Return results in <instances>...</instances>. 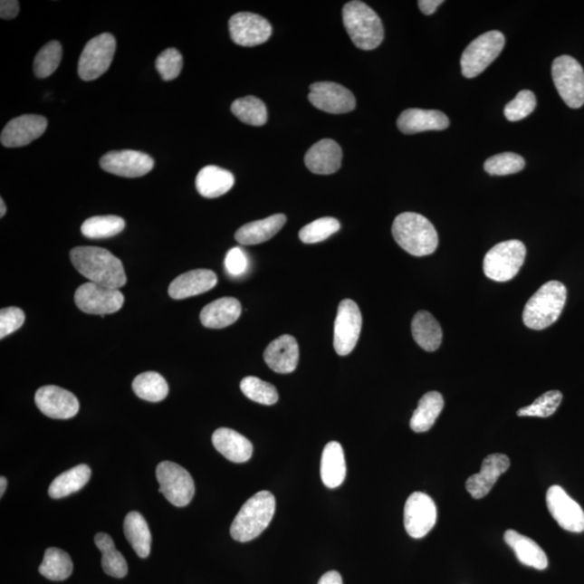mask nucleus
Returning a JSON list of instances; mask_svg holds the SVG:
<instances>
[{"mask_svg": "<svg viewBox=\"0 0 584 584\" xmlns=\"http://www.w3.org/2000/svg\"><path fill=\"white\" fill-rule=\"evenodd\" d=\"M132 389L138 397L151 403L161 402L169 393L168 383L155 371L143 372L135 378Z\"/></svg>", "mask_w": 584, "mask_h": 584, "instance_id": "obj_36", "label": "nucleus"}, {"mask_svg": "<svg viewBox=\"0 0 584 584\" xmlns=\"http://www.w3.org/2000/svg\"><path fill=\"white\" fill-rule=\"evenodd\" d=\"M537 107L535 94L531 91H522L506 104L504 115L510 121H519L530 116Z\"/></svg>", "mask_w": 584, "mask_h": 584, "instance_id": "obj_45", "label": "nucleus"}, {"mask_svg": "<svg viewBox=\"0 0 584 584\" xmlns=\"http://www.w3.org/2000/svg\"><path fill=\"white\" fill-rule=\"evenodd\" d=\"M241 389L244 397L253 402L271 406L278 402V392L274 386L269 382L259 379L257 377H246L241 382Z\"/></svg>", "mask_w": 584, "mask_h": 584, "instance_id": "obj_40", "label": "nucleus"}, {"mask_svg": "<svg viewBox=\"0 0 584 584\" xmlns=\"http://www.w3.org/2000/svg\"><path fill=\"white\" fill-rule=\"evenodd\" d=\"M94 542L102 552V569L105 574L114 578H124L128 574L127 561L115 549L113 539L108 533L100 532L94 537Z\"/></svg>", "mask_w": 584, "mask_h": 584, "instance_id": "obj_35", "label": "nucleus"}, {"mask_svg": "<svg viewBox=\"0 0 584 584\" xmlns=\"http://www.w3.org/2000/svg\"><path fill=\"white\" fill-rule=\"evenodd\" d=\"M62 60V46L57 41L44 44L39 50L34 60V73L38 78H46L53 75L59 68Z\"/></svg>", "mask_w": 584, "mask_h": 584, "instance_id": "obj_41", "label": "nucleus"}, {"mask_svg": "<svg viewBox=\"0 0 584 584\" xmlns=\"http://www.w3.org/2000/svg\"><path fill=\"white\" fill-rule=\"evenodd\" d=\"M126 222L117 215L91 216L81 225L82 235L91 239H104L117 235L124 231Z\"/></svg>", "mask_w": 584, "mask_h": 584, "instance_id": "obj_38", "label": "nucleus"}, {"mask_svg": "<svg viewBox=\"0 0 584 584\" xmlns=\"http://www.w3.org/2000/svg\"><path fill=\"white\" fill-rule=\"evenodd\" d=\"M508 455L503 454L489 455L483 461L480 473L469 477L465 483L467 492L474 499H482L491 493L499 477L510 467Z\"/></svg>", "mask_w": 584, "mask_h": 584, "instance_id": "obj_20", "label": "nucleus"}, {"mask_svg": "<svg viewBox=\"0 0 584 584\" xmlns=\"http://www.w3.org/2000/svg\"><path fill=\"white\" fill-rule=\"evenodd\" d=\"M73 569V561L68 553L57 548H49L44 552L39 572L49 580L63 581L72 575Z\"/></svg>", "mask_w": 584, "mask_h": 584, "instance_id": "obj_37", "label": "nucleus"}, {"mask_svg": "<svg viewBox=\"0 0 584 584\" xmlns=\"http://www.w3.org/2000/svg\"><path fill=\"white\" fill-rule=\"evenodd\" d=\"M504 541L514 550L517 560L522 564L532 567L538 570L547 569L549 561L547 554L539 547L538 543L515 531H506Z\"/></svg>", "mask_w": 584, "mask_h": 584, "instance_id": "obj_29", "label": "nucleus"}, {"mask_svg": "<svg viewBox=\"0 0 584 584\" xmlns=\"http://www.w3.org/2000/svg\"><path fill=\"white\" fill-rule=\"evenodd\" d=\"M35 403L44 416L53 419H71L80 410V402L75 395L55 386L39 388L35 395Z\"/></svg>", "mask_w": 584, "mask_h": 584, "instance_id": "obj_18", "label": "nucleus"}, {"mask_svg": "<svg viewBox=\"0 0 584 584\" xmlns=\"http://www.w3.org/2000/svg\"><path fill=\"white\" fill-rule=\"evenodd\" d=\"M213 444L221 455L235 464L247 463L254 453L253 444L231 428L221 427L214 433Z\"/></svg>", "mask_w": 584, "mask_h": 584, "instance_id": "obj_25", "label": "nucleus"}, {"mask_svg": "<svg viewBox=\"0 0 584 584\" xmlns=\"http://www.w3.org/2000/svg\"><path fill=\"white\" fill-rule=\"evenodd\" d=\"M436 505L430 496L420 492L410 494L404 510V524L410 537H426L436 526Z\"/></svg>", "mask_w": 584, "mask_h": 584, "instance_id": "obj_13", "label": "nucleus"}, {"mask_svg": "<svg viewBox=\"0 0 584 584\" xmlns=\"http://www.w3.org/2000/svg\"><path fill=\"white\" fill-rule=\"evenodd\" d=\"M70 258L74 268L91 282L120 289L127 282L121 261L109 250L100 247H76Z\"/></svg>", "mask_w": 584, "mask_h": 584, "instance_id": "obj_1", "label": "nucleus"}, {"mask_svg": "<svg viewBox=\"0 0 584 584\" xmlns=\"http://www.w3.org/2000/svg\"><path fill=\"white\" fill-rule=\"evenodd\" d=\"M563 400V394L560 391H549L538 397L535 402L517 411L520 416H539L548 418L552 416Z\"/></svg>", "mask_w": 584, "mask_h": 584, "instance_id": "obj_44", "label": "nucleus"}, {"mask_svg": "<svg viewBox=\"0 0 584 584\" xmlns=\"http://www.w3.org/2000/svg\"><path fill=\"white\" fill-rule=\"evenodd\" d=\"M234 183L235 177L232 172L216 166H206L198 172L195 185L203 197L216 198L231 191Z\"/></svg>", "mask_w": 584, "mask_h": 584, "instance_id": "obj_30", "label": "nucleus"}, {"mask_svg": "<svg viewBox=\"0 0 584 584\" xmlns=\"http://www.w3.org/2000/svg\"><path fill=\"white\" fill-rule=\"evenodd\" d=\"M392 234L400 247L415 257H426L436 252L438 234L426 216L415 213H404L393 222Z\"/></svg>", "mask_w": 584, "mask_h": 584, "instance_id": "obj_2", "label": "nucleus"}, {"mask_svg": "<svg viewBox=\"0 0 584 584\" xmlns=\"http://www.w3.org/2000/svg\"><path fill=\"white\" fill-rule=\"evenodd\" d=\"M24 311L19 308H5L0 311V338L4 339L20 330L24 324Z\"/></svg>", "mask_w": 584, "mask_h": 584, "instance_id": "obj_47", "label": "nucleus"}, {"mask_svg": "<svg viewBox=\"0 0 584 584\" xmlns=\"http://www.w3.org/2000/svg\"><path fill=\"white\" fill-rule=\"evenodd\" d=\"M527 250L524 243L512 239L496 244L483 258V270L489 280L505 282L519 274Z\"/></svg>", "mask_w": 584, "mask_h": 584, "instance_id": "obj_6", "label": "nucleus"}, {"mask_svg": "<svg viewBox=\"0 0 584 584\" xmlns=\"http://www.w3.org/2000/svg\"><path fill=\"white\" fill-rule=\"evenodd\" d=\"M124 302V294L119 289L96 282L83 283L75 292L77 308L87 314L102 317L113 314L121 309Z\"/></svg>", "mask_w": 584, "mask_h": 584, "instance_id": "obj_11", "label": "nucleus"}, {"mask_svg": "<svg viewBox=\"0 0 584 584\" xmlns=\"http://www.w3.org/2000/svg\"><path fill=\"white\" fill-rule=\"evenodd\" d=\"M242 314V305L235 298H221L206 305L200 311V321L203 326L221 330L231 326Z\"/></svg>", "mask_w": 584, "mask_h": 584, "instance_id": "obj_26", "label": "nucleus"}, {"mask_svg": "<svg viewBox=\"0 0 584 584\" xmlns=\"http://www.w3.org/2000/svg\"><path fill=\"white\" fill-rule=\"evenodd\" d=\"M232 113L244 124L263 126L268 121V110L260 99L248 96L235 100L231 107Z\"/></svg>", "mask_w": 584, "mask_h": 584, "instance_id": "obj_39", "label": "nucleus"}, {"mask_svg": "<svg viewBox=\"0 0 584 584\" xmlns=\"http://www.w3.org/2000/svg\"><path fill=\"white\" fill-rule=\"evenodd\" d=\"M342 149L330 139H324L314 144L305 154V165L316 175H332L340 169Z\"/></svg>", "mask_w": 584, "mask_h": 584, "instance_id": "obj_24", "label": "nucleus"}, {"mask_svg": "<svg viewBox=\"0 0 584 584\" xmlns=\"http://www.w3.org/2000/svg\"><path fill=\"white\" fill-rule=\"evenodd\" d=\"M363 325L359 305L353 300H342L339 304L333 330V348L340 356H347L353 352Z\"/></svg>", "mask_w": 584, "mask_h": 584, "instance_id": "obj_12", "label": "nucleus"}, {"mask_svg": "<svg viewBox=\"0 0 584 584\" xmlns=\"http://www.w3.org/2000/svg\"><path fill=\"white\" fill-rule=\"evenodd\" d=\"M5 488H7V480H5L4 476H2L0 477V497L4 496Z\"/></svg>", "mask_w": 584, "mask_h": 584, "instance_id": "obj_52", "label": "nucleus"}, {"mask_svg": "<svg viewBox=\"0 0 584 584\" xmlns=\"http://www.w3.org/2000/svg\"><path fill=\"white\" fill-rule=\"evenodd\" d=\"M286 221L285 215L278 214L263 220L250 222V224L244 225L241 229L237 230L235 239L244 246L268 242L282 229Z\"/></svg>", "mask_w": 584, "mask_h": 584, "instance_id": "obj_27", "label": "nucleus"}, {"mask_svg": "<svg viewBox=\"0 0 584 584\" xmlns=\"http://www.w3.org/2000/svg\"><path fill=\"white\" fill-rule=\"evenodd\" d=\"M310 91V102L326 113L346 114L352 112L356 107L354 94L336 82H314Z\"/></svg>", "mask_w": 584, "mask_h": 584, "instance_id": "obj_14", "label": "nucleus"}, {"mask_svg": "<svg viewBox=\"0 0 584 584\" xmlns=\"http://www.w3.org/2000/svg\"><path fill=\"white\" fill-rule=\"evenodd\" d=\"M218 277L215 273L210 270H193L183 273L170 283L168 293L172 299L183 300L198 296L213 289Z\"/></svg>", "mask_w": 584, "mask_h": 584, "instance_id": "obj_23", "label": "nucleus"}, {"mask_svg": "<svg viewBox=\"0 0 584 584\" xmlns=\"http://www.w3.org/2000/svg\"><path fill=\"white\" fill-rule=\"evenodd\" d=\"M91 477V467L86 464L77 465L55 478L49 487V496L53 499L68 497L85 487Z\"/></svg>", "mask_w": 584, "mask_h": 584, "instance_id": "obj_34", "label": "nucleus"}, {"mask_svg": "<svg viewBox=\"0 0 584 584\" xmlns=\"http://www.w3.org/2000/svg\"><path fill=\"white\" fill-rule=\"evenodd\" d=\"M552 77L564 102L571 109H580L584 104V71L581 64L570 55H560L554 60Z\"/></svg>", "mask_w": 584, "mask_h": 584, "instance_id": "obj_8", "label": "nucleus"}, {"mask_svg": "<svg viewBox=\"0 0 584 584\" xmlns=\"http://www.w3.org/2000/svg\"><path fill=\"white\" fill-rule=\"evenodd\" d=\"M444 408V398L441 393L428 392L419 400L418 407L414 411L410 427L416 433H424L436 424Z\"/></svg>", "mask_w": 584, "mask_h": 584, "instance_id": "obj_33", "label": "nucleus"}, {"mask_svg": "<svg viewBox=\"0 0 584 584\" xmlns=\"http://www.w3.org/2000/svg\"><path fill=\"white\" fill-rule=\"evenodd\" d=\"M156 69L165 81L176 80L183 68L182 54L175 48L166 49L156 59Z\"/></svg>", "mask_w": 584, "mask_h": 584, "instance_id": "obj_46", "label": "nucleus"}, {"mask_svg": "<svg viewBox=\"0 0 584 584\" xmlns=\"http://www.w3.org/2000/svg\"><path fill=\"white\" fill-rule=\"evenodd\" d=\"M397 127L405 135L445 130L449 127V119L441 110L409 109L399 115Z\"/></svg>", "mask_w": 584, "mask_h": 584, "instance_id": "obj_22", "label": "nucleus"}, {"mask_svg": "<svg viewBox=\"0 0 584 584\" xmlns=\"http://www.w3.org/2000/svg\"><path fill=\"white\" fill-rule=\"evenodd\" d=\"M100 166L104 171L122 177H140L154 168L151 156L131 149L112 151L102 156Z\"/></svg>", "mask_w": 584, "mask_h": 584, "instance_id": "obj_16", "label": "nucleus"}, {"mask_svg": "<svg viewBox=\"0 0 584 584\" xmlns=\"http://www.w3.org/2000/svg\"><path fill=\"white\" fill-rule=\"evenodd\" d=\"M505 38L502 32L489 31L473 41L467 46L461 57V71L466 78H474L502 53Z\"/></svg>", "mask_w": 584, "mask_h": 584, "instance_id": "obj_7", "label": "nucleus"}, {"mask_svg": "<svg viewBox=\"0 0 584 584\" xmlns=\"http://www.w3.org/2000/svg\"><path fill=\"white\" fill-rule=\"evenodd\" d=\"M525 159L515 153H503L486 160L483 169L492 176H508L524 169Z\"/></svg>", "mask_w": 584, "mask_h": 584, "instance_id": "obj_43", "label": "nucleus"}, {"mask_svg": "<svg viewBox=\"0 0 584 584\" xmlns=\"http://www.w3.org/2000/svg\"><path fill=\"white\" fill-rule=\"evenodd\" d=\"M444 4L443 0H420L419 8L426 15L436 13V9Z\"/></svg>", "mask_w": 584, "mask_h": 584, "instance_id": "obj_50", "label": "nucleus"}, {"mask_svg": "<svg viewBox=\"0 0 584 584\" xmlns=\"http://www.w3.org/2000/svg\"><path fill=\"white\" fill-rule=\"evenodd\" d=\"M225 268L233 276L243 275L248 269V260L243 249L234 247L226 254Z\"/></svg>", "mask_w": 584, "mask_h": 584, "instance_id": "obj_48", "label": "nucleus"}, {"mask_svg": "<svg viewBox=\"0 0 584 584\" xmlns=\"http://www.w3.org/2000/svg\"><path fill=\"white\" fill-rule=\"evenodd\" d=\"M232 41L242 47L259 46L269 41L272 25L263 16L253 13H238L229 21Z\"/></svg>", "mask_w": 584, "mask_h": 584, "instance_id": "obj_15", "label": "nucleus"}, {"mask_svg": "<svg viewBox=\"0 0 584 584\" xmlns=\"http://www.w3.org/2000/svg\"><path fill=\"white\" fill-rule=\"evenodd\" d=\"M547 505L550 515L563 530L577 533L584 531V512L563 488L558 485L549 488Z\"/></svg>", "mask_w": 584, "mask_h": 584, "instance_id": "obj_17", "label": "nucleus"}, {"mask_svg": "<svg viewBox=\"0 0 584 584\" xmlns=\"http://www.w3.org/2000/svg\"><path fill=\"white\" fill-rule=\"evenodd\" d=\"M347 475L346 458L340 443H328L322 450L321 477L328 488H337L343 483Z\"/></svg>", "mask_w": 584, "mask_h": 584, "instance_id": "obj_28", "label": "nucleus"}, {"mask_svg": "<svg viewBox=\"0 0 584 584\" xmlns=\"http://www.w3.org/2000/svg\"><path fill=\"white\" fill-rule=\"evenodd\" d=\"M343 24L355 46L361 50H374L385 38V29L379 15L369 5L359 0L344 5Z\"/></svg>", "mask_w": 584, "mask_h": 584, "instance_id": "obj_5", "label": "nucleus"}, {"mask_svg": "<svg viewBox=\"0 0 584 584\" xmlns=\"http://www.w3.org/2000/svg\"><path fill=\"white\" fill-rule=\"evenodd\" d=\"M20 4L16 0H2L0 3V16L4 20L14 19L19 14Z\"/></svg>", "mask_w": 584, "mask_h": 584, "instance_id": "obj_49", "label": "nucleus"}, {"mask_svg": "<svg viewBox=\"0 0 584 584\" xmlns=\"http://www.w3.org/2000/svg\"><path fill=\"white\" fill-rule=\"evenodd\" d=\"M340 222L330 216L317 219L305 225L299 232V237L304 244H316L326 241L333 234L340 230Z\"/></svg>", "mask_w": 584, "mask_h": 584, "instance_id": "obj_42", "label": "nucleus"}, {"mask_svg": "<svg viewBox=\"0 0 584 584\" xmlns=\"http://www.w3.org/2000/svg\"><path fill=\"white\" fill-rule=\"evenodd\" d=\"M411 332L415 341L426 352H434L441 347L443 331L441 325L426 311H420L411 322Z\"/></svg>", "mask_w": 584, "mask_h": 584, "instance_id": "obj_31", "label": "nucleus"}, {"mask_svg": "<svg viewBox=\"0 0 584 584\" xmlns=\"http://www.w3.org/2000/svg\"><path fill=\"white\" fill-rule=\"evenodd\" d=\"M48 120L41 115H22L5 126L0 141L5 148H21L41 138L46 131Z\"/></svg>", "mask_w": 584, "mask_h": 584, "instance_id": "obj_19", "label": "nucleus"}, {"mask_svg": "<svg viewBox=\"0 0 584 584\" xmlns=\"http://www.w3.org/2000/svg\"><path fill=\"white\" fill-rule=\"evenodd\" d=\"M124 531L139 558L147 559L151 553L152 535L146 519L139 512H130L125 519Z\"/></svg>", "mask_w": 584, "mask_h": 584, "instance_id": "obj_32", "label": "nucleus"}, {"mask_svg": "<svg viewBox=\"0 0 584 584\" xmlns=\"http://www.w3.org/2000/svg\"><path fill=\"white\" fill-rule=\"evenodd\" d=\"M5 211H7V208H5L4 199L2 198L0 199V216H2V218H4Z\"/></svg>", "mask_w": 584, "mask_h": 584, "instance_id": "obj_53", "label": "nucleus"}, {"mask_svg": "<svg viewBox=\"0 0 584 584\" xmlns=\"http://www.w3.org/2000/svg\"><path fill=\"white\" fill-rule=\"evenodd\" d=\"M317 584H343L342 577L338 571L331 570L326 572Z\"/></svg>", "mask_w": 584, "mask_h": 584, "instance_id": "obj_51", "label": "nucleus"}, {"mask_svg": "<svg viewBox=\"0 0 584 584\" xmlns=\"http://www.w3.org/2000/svg\"><path fill=\"white\" fill-rule=\"evenodd\" d=\"M275 508V497L270 492H260L247 500L232 522L234 541L248 542L259 537L270 525Z\"/></svg>", "mask_w": 584, "mask_h": 584, "instance_id": "obj_3", "label": "nucleus"}, {"mask_svg": "<svg viewBox=\"0 0 584 584\" xmlns=\"http://www.w3.org/2000/svg\"><path fill=\"white\" fill-rule=\"evenodd\" d=\"M567 299V289L563 282L550 281L528 300L522 321L533 330H542L553 325L563 311Z\"/></svg>", "mask_w": 584, "mask_h": 584, "instance_id": "obj_4", "label": "nucleus"}, {"mask_svg": "<svg viewBox=\"0 0 584 584\" xmlns=\"http://www.w3.org/2000/svg\"><path fill=\"white\" fill-rule=\"evenodd\" d=\"M266 365L277 374H291L299 363V346L296 338L282 335L275 339L264 350Z\"/></svg>", "mask_w": 584, "mask_h": 584, "instance_id": "obj_21", "label": "nucleus"}, {"mask_svg": "<svg viewBox=\"0 0 584 584\" xmlns=\"http://www.w3.org/2000/svg\"><path fill=\"white\" fill-rule=\"evenodd\" d=\"M115 52L116 39L110 33L93 37L82 50L78 75L85 81H96L110 69Z\"/></svg>", "mask_w": 584, "mask_h": 584, "instance_id": "obj_9", "label": "nucleus"}, {"mask_svg": "<svg viewBox=\"0 0 584 584\" xmlns=\"http://www.w3.org/2000/svg\"><path fill=\"white\" fill-rule=\"evenodd\" d=\"M156 477L159 483V493L171 504L183 508L190 504L195 494V483L185 467L164 461L156 469Z\"/></svg>", "mask_w": 584, "mask_h": 584, "instance_id": "obj_10", "label": "nucleus"}]
</instances>
